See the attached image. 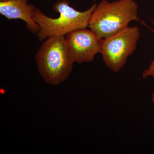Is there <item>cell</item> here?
I'll return each instance as SVG.
<instances>
[{
	"mask_svg": "<svg viewBox=\"0 0 154 154\" xmlns=\"http://www.w3.org/2000/svg\"><path fill=\"white\" fill-rule=\"evenodd\" d=\"M140 34V28L134 26L103 38L100 54L105 66L114 73L119 72L136 49Z\"/></svg>",
	"mask_w": 154,
	"mask_h": 154,
	"instance_id": "cell-4",
	"label": "cell"
},
{
	"mask_svg": "<svg viewBox=\"0 0 154 154\" xmlns=\"http://www.w3.org/2000/svg\"><path fill=\"white\" fill-rule=\"evenodd\" d=\"M151 100L152 102L154 104V92L152 94Z\"/></svg>",
	"mask_w": 154,
	"mask_h": 154,
	"instance_id": "cell-8",
	"label": "cell"
},
{
	"mask_svg": "<svg viewBox=\"0 0 154 154\" xmlns=\"http://www.w3.org/2000/svg\"><path fill=\"white\" fill-rule=\"evenodd\" d=\"M28 0H11L0 2V14L9 19H19L26 23L29 30L37 33L39 30L38 24L33 18L35 7L28 4Z\"/></svg>",
	"mask_w": 154,
	"mask_h": 154,
	"instance_id": "cell-6",
	"label": "cell"
},
{
	"mask_svg": "<svg viewBox=\"0 0 154 154\" xmlns=\"http://www.w3.org/2000/svg\"><path fill=\"white\" fill-rule=\"evenodd\" d=\"M70 57L78 63L92 61L100 53L103 38L92 30L80 28L67 34L65 37Z\"/></svg>",
	"mask_w": 154,
	"mask_h": 154,
	"instance_id": "cell-5",
	"label": "cell"
},
{
	"mask_svg": "<svg viewBox=\"0 0 154 154\" xmlns=\"http://www.w3.org/2000/svg\"><path fill=\"white\" fill-rule=\"evenodd\" d=\"M11 1V0H0V2H5V1Z\"/></svg>",
	"mask_w": 154,
	"mask_h": 154,
	"instance_id": "cell-9",
	"label": "cell"
},
{
	"mask_svg": "<svg viewBox=\"0 0 154 154\" xmlns=\"http://www.w3.org/2000/svg\"><path fill=\"white\" fill-rule=\"evenodd\" d=\"M35 59L39 74L46 83L57 85L68 79L74 62L64 36L47 38L38 48Z\"/></svg>",
	"mask_w": 154,
	"mask_h": 154,
	"instance_id": "cell-3",
	"label": "cell"
},
{
	"mask_svg": "<svg viewBox=\"0 0 154 154\" xmlns=\"http://www.w3.org/2000/svg\"><path fill=\"white\" fill-rule=\"evenodd\" d=\"M96 6L95 3L87 11L80 12L70 6L67 0H59L53 6L54 11L60 14L55 19L48 17L35 7L33 18L39 27L38 39L41 41L50 37L64 36L74 30L87 28Z\"/></svg>",
	"mask_w": 154,
	"mask_h": 154,
	"instance_id": "cell-2",
	"label": "cell"
},
{
	"mask_svg": "<svg viewBox=\"0 0 154 154\" xmlns=\"http://www.w3.org/2000/svg\"><path fill=\"white\" fill-rule=\"evenodd\" d=\"M152 23L154 25V21H152ZM150 77L154 78V60L152 61L148 68L146 69L143 72L142 75V77L143 79H146Z\"/></svg>",
	"mask_w": 154,
	"mask_h": 154,
	"instance_id": "cell-7",
	"label": "cell"
},
{
	"mask_svg": "<svg viewBox=\"0 0 154 154\" xmlns=\"http://www.w3.org/2000/svg\"><path fill=\"white\" fill-rule=\"evenodd\" d=\"M138 8L134 0H102L91 15L88 27L100 38H108L128 27L131 22H139Z\"/></svg>",
	"mask_w": 154,
	"mask_h": 154,
	"instance_id": "cell-1",
	"label": "cell"
}]
</instances>
